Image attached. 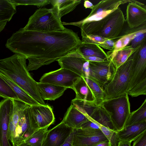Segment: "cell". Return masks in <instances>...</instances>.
<instances>
[{
  "instance_id": "obj_41",
  "label": "cell",
  "mask_w": 146,
  "mask_h": 146,
  "mask_svg": "<svg viewBox=\"0 0 146 146\" xmlns=\"http://www.w3.org/2000/svg\"><path fill=\"white\" fill-rule=\"evenodd\" d=\"M109 141L112 146H118L119 141L117 132L113 133Z\"/></svg>"
},
{
  "instance_id": "obj_44",
  "label": "cell",
  "mask_w": 146,
  "mask_h": 146,
  "mask_svg": "<svg viewBox=\"0 0 146 146\" xmlns=\"http://www.w3.org/2000/svg\"><path fill=\"white\" fill-rule=\"evenodd\" d=\"M84 5L85 8L92 9L94 5L90 1L88 0H85L84 2Z\"/></svg>"
},
{
  "instance_id": "obj_32",
  "label": "cell",
  "mask_w": 146,
  "mask_h": 146,
  "mask_svg": "<svg viewBox=\"0 0 146 146\" xmlns=\"http://www.w3.org/2000/svg\"><path fill=\"white\" fill-rule=\"evenodd\" d=\"M48 127L37 129L24 142L31 146H42Z\"/></svg>"
},
{
  "instance_id": "obj_30",
  "label": "cell",
  "mask_w": 146,
  "mask_h": 146,
  "mask_svg": "<svg viewBox=\"0 0 146 146\" xmlns=\"http://www.w3.org/2000/svg\"><path fill=\"white\" fill-rule=\"evenodd\" d=\"M145 121H146V99L138 109L130 113L124 127Z\"/></svg>"
},
{
  "instance_id": "obj_48",
  "label": "cell",
  "mask_w": 146,
  "mask_h": 146,
  "mask_svg": "<svg viewBox=\"0 0 146 146\" xmlns=\"http://www.w3.org/2000/svg\"><path fill=\"white\" fill-rule=\"evenodd\" d=\"M18 146H31L24 142L21 143L19 145H18Z\"/></svg>"
},
{
  "instance_id": "obj_49",
  "label": "cell",
  "mask_w": 146,
  "mask_h": 146,
  "mask_svg": "<svg viewBox=\"0 0 146 146\" xmlns=\"http://www.w3.org/2000/svg\"><path fill=\"white\" fill-rule=\"evenodd\" d=\"M12 146H18V145H17V146H14V145H13Z\"/></svg>"
},
{
  "instance_id": "obj_5",
  "label": "cell",
  "mask_w": 146,
  "mask_h": 146,
  "mask_svg": "<svg viewBox=\"0 0 146 146\" xmlns=\"http://www.w3.org/2000/svg\"><path fill=\"white\" fill-rule=\"evenodd\" d=\"M133 61L130 56L116 69L111 80L104 86V101L127 94Z\"/></svg>"
},
{
  "instance_id": "obj_45",
  "label": "cell",
  "mask_w": 146,
  "mask_h": 146,
  "mask_svg": "<svg viewBox=\"0 0 146 146\" xmlns=\"http://www.w3.org/2000/svg\"><path fill=\"white\" fill-rule=\"evenodd\" d=\"M131 142L126 141H119L118 146H131Z\"/></svg>"
},
{
  "instance_id": "obj_31",
  "label": "cell",
  "mask_w": 146,
  "mask_h": 146,
  "mask_svg": "<svg viewBox=\"0 0 146 146\" xmlns=\"http://www.w3.org/2000/svg\"><path fill=\"white\" fill-rule=\"evenodd\" d=\"M84 78L91 91L95 104L97 106L100 105L104 100L103 88L91 79Z\"/></svg>"
},
{
  "instance_id": "obj_29",
  "label": "cell",
  "mask_w": 146,
  "mask_h": 146,
  "mask_svg": "<svg viewBox=\"0 0 146 146\" xmlns=\"http://www.w3.org/2000/svg\"><path fill=\"white\" fill-rule=\"evenodd\" d=\"M16 13V6L9 0H0V21H10Z\"/></svg>"
},
{
  "instance_id": "obj_36",
  "label": "cell",
  "mask_w": 146,
  "mask_h": 146,
  "mask_svg": "<svg viewBox=\"0 0 146 146\" xmlns=\"http://www.w3.org/2000/svg\"><path fill=\"white\" fill-rule=\"evenodd\" d=\"M146 39V28L140 32L130 42L128 46L135 48L139 46L142 42Z\"/></svg>"
},
{
  "instance_id": "obj_13",
  "label": "cell",
  "mask_w": 146,
  "mask_h": 146,
  "mask_svg": "<svg viewBox=\"0 0 146 146\" xmlns=\"http://www.w3.org/2000/svg\"><path fill=\"white\" fill-rule=\"evenodd\" d=\"M29 105L21 116L14 131L11 143L17 146L24 142L35 131L31 126L29 117Z\"/></svg>"
},
{
  "instance_id": "obj_8",
  "label": "cell",
  "mask_w": 146,
  "mask_h": 146,
  "mask_svg": "<svg viewBox=\"0 0 146 146\" xmlns=\"http://www.w3.org/2000/svg\"><path fill=\"white\" fill-rule=\"evenodd\" d=\"M125 22L123 13L118 7L108 15V18L101 29L94 35L110 40L116 39Z\"/></svg>"
},
{
  "instance_id": "obj_33",
  "label": "cell",
  "mask_w": 146,
  "mask_h": 146,
  "mask_svg": "<svg viewBox=\"0 0 146 146\" xmlns=\"http://www.w3.org/2000/svg\"><path fill=\"white\" fill-rule=\"evenodd\" d=\"M0 97L4 99H10L19 100L18 97L13 89L0 75Z\"/></svg>"
},
{
  "instance_id": "obj_26",
  "label": "cell",
  "mask_w": 146,
  "mask_h": 146,
  "mask_svg": "<svg viewBox=\"0 0 146 146\" xmlns=\"http://www.w3.org/2000/svg\"><path fill=\"white\" fill-rule=\"evenodd\" d=\"M138 47L134 48L130 46H127L108 56L109 59L111 60L116 69L127 60Z\"/></svg>"
},
{
  "instance_id": "obj_42",
  "label": "cell",
  "mask_w": 146,
  "mask_h": 146,
  "mask_svg": "<svg viewBox=\"0 0 146 146\" xmlns=\"http://www.w3.org/2000/svg\"><path fill=\"white\" fill-rule=\"evenodd\" d=\"M73 130L65 142L61 146H73Z\"/></svg>"
},
{
  "instance_id": "obj_11",
  "label": "cell",
  "mask_w": 146,
  "mask_h": 146,
  "mask_svg": "<svg viewBox=\"0 0 146 146\" xmlns=\"http://www.w3.org/2000/svg\"><path fill=\"white\" fill-rule=\"evenodd\" d=\"M109 141L100 129H74L73 146H95Z\"/></svg>"
},
{
  "instance_id": "obj_9",
  "label": "cell",
  "mask_w": 146,
  "mask_h": 146,
  "mask_svg": "<svg viewBox=\"0 0 146 146\" xmlns=\"http://www.w3.org/2000/svg\"><path fill=\"white\" fill-rule=\"evenodd\" d=\"M29 113L31 126L35 131L48 127L55 121L52 108L47 105L30 106Z\"/></svg>"
},
{
  "instance_id": "obj_34",
  "label": "cell",
  "mask_w": 146,
  "mask_h": 146,
  "mask_svg": "<svg viewBox=\"0 0 146 146\" xmlns=\"http://www.w3.org/2000/svg\"><path fill=\"white\" fill-rule=\"evenodd\" d=\"M16 7L20 5H34L38 7L45 6L50 3V0H9Z\"/></svg>"
},
{
  "instance_id": "obj_24",
  "label": "cell",
  "mask_w": 146,
  "mask_h": 146,
  "mask_svg": "<svg viewBox=\"0 0 146 146\" xmlns=\"http://www.w3.org/2000/svg\"><path fill=\"white\" fill-rule=\"evenodd\" d=\"M71 89L75 92V99L88 101H94L91 91L84 78L81 77L77 80Z\"/></svg>"
},
{
  "instance_id": "obj_27",
  "label": "cell",
  "mask_w": 146,
  "mask_h": 146,
  "mask_svg": "<svg viewBox=\"0 0 146 146\" xmlns=\"http://www.w3.org/2000/svg\"><path fill=\"white\" fill-rule=\"evenodd\" d=\"M2 78L11 86L15 92L19 100L30 106L40 104L28 94L20 88L12 81L0 73Z\"/></svg>"
},
{
  "instance_id": "obj_2",
  "label": "cell",
  "mask_w": 146,
  "mask_h": 146,
  "mask_svg": "<svg viewBox=\"0 0 146 146\" xmlns=\"http://www.w3.org/2000/svg\"><path fill=\"white\" fill-rule=\"evenodd\" d=\"M26 58L19 54L0 59V73L25 91L40 104L45 103L41 97L37 82L27 69Z\"/></svg>"
},
{
  "instance_id": "obj_28",
  "label": "cell",
  "mask_w": 146,
  "mask_h": 146,
  "mask_svg": "<svg viewBox=\"0 0 146 146\" xmlns=\"http://www.w3.org/2000/svg\"><path fill=\"white\" fill-rule=\"evenodd\" d=\"M71 104L89 119L94 110L98 106L94 101H88L75 98L71 101Z\"/></svg>"
},
{
  "instance_id": "obj_7",
  "label": "cell",
  "mask_w": 146,
  "mask_h": 146,
  "mask_svg": "<svg viewBox=\"0 0 146 146\" xmlns=\"http://www.w3.org/2000/svg\"><path fill=\"white\" fill-rule=\"evenodd\" d=\"M89 62L90 71L88 78L102 88L113 78L116 70L115 67L110 59L101 62Z\"/></svg>"
},
{
  "instance_id": "obj_46",
  "label": "cell",
  "mask_w": 146,
  "mask_h": 146,
  "mask_svg": "<svg viewBox=\"0 0 146 146\" xmlns=\"http://www.w3.org/2000/svg\"><path fill=\"white\" fill-rule=\"evenodd\" d=\"M95 146H111V145L110 142L108 141L100 143Z\"/></svg>"
},
{
  "instance_id": "obj_35",
  "label": "cell",
  "mask_w": 146,
  "mask_h": 146,
  "mask_svg": "<svg viewBox=\"0 0 146 146\" xmlns=\"http://www.w3.org/2000/svg\"><path fill=\"white\" fill-rule=\"evenodd\" d=\"M108 39L98 36L90 35L82 36V41L84 43L99 45Z\"/></svg>"
},
{
  "instance_id": "obj_3",
  "label": "cell",
  "mask_w": 146,
  "mask_h": 146,
  "mask_svg": "<svg viewBox=\"0 0 146 146\" xmlns=\"http://www.w3.org/2000/svg\"><path fill=\"white\" fill-rule=\"evenodd\" d=\"M133 63L127 94L132 97L146 95V40L131 55Z\"/></svg>"
},
{
  "instance_id": "obj_25",
  "label": "cell",
  "mask_w": 146,
  "mask_h": 146,
  "mask_svg": "<svg viewBox=\"0 0 146 146\" xmlns=\"http://www.w3.org/2000/svg\"><path fill=\"white\" fill-rule=\"evenodd\" d=\"M129 0H103L94 5L88 16H91L100 12L114 10L123 4L130 3Z\"/></svg>"
},
{
  "instance_id": "obj_19",
  "label": "cell",
  "mask_w": 146,
  "mask_h": 146,
  "mask_svg": "<svg viewBox=\"0 0 146 146\" xmlns=\"http://www.w3.org/2000/svg\"><path fill=\"white\" fill-rule=\"evenodd\" d=\"M40 96L44 100H54L62 96L67 88L52 84L37 82Z\"/></svg>"
},
{
  "instance_id": "obj_1",
  "label": "cell",
  "mask_w": 146,
  "mask_h": 146,
  "mask_svg": "<svg viewBox=\"0 0 146 146\" xmlns=\"http://www.w3.org/2000/svg\"><path fill=\"white\" fill-rule=\"evenodd\" d=\"M82 42L77 33L70 29L50 32L21 28L7 39L5 46L28 60L27 69L29 71L65 56L76 50Z\"/></svg>"
},
{
  "instance_id": "obj_17",
  "label": "cell",
  "mask_w": 146,
  "mask_h": 146,
  "mask_svg": "<svg viewBox=\"0 0 146 146\" xmlns=\"http://www.w3.org/2000/svg\"><path fill=\"white\" fill-rule=\"evenodd\" d=\"M84 114L71 104L68 108L62 122L73 129L81 128L82 125L89 121Z\"/></svg>"
},
{
  "instance_id": "obj_6",
  "label": "cell",
  "mask_w": 146,
  "mask_h": 146,
  "mask_svg": "<svg viewBox=\"0 0 146 146\" xmlns=\"http://www.w3.org/2000/svg\"><path fill=\"white\" fill-rule=\"evenodd\" d=\"M100 105L109 114L118 131L123 129L131 113L128 94L104 100Z\"/></svg>"
},
{
  "instance_id": "obj_37",
  "label": "cell",
  "mask_w": 146,
  "mask_h": 146,
  "mask_svg": "<svg viewBox=\"0 0 146 146\" xmlns=\"http://www.w3.org/2000/svg\"><path fill=\"white\" fill-rule=\"evenodd\" d=\"M133 141L132 146H146V131Z\"/></svg>"
},
{
  "instance_id": "obj_23",
  "label": "cell",
  "mask_w": 146,
  "mask_h": 146,
  "mask_svg": "<svg viewBox=\"0 0 146 146\" xmlns=\"http://www.w3.org/2000/svg\"><path fill=\"white\" fill-rule=\"evenodd\" d=\"M50 3L53 6L52 8L57 13L59 17L73 11L80 4L81 0H50Z\"/></svg>"
},
{
  "instance_id": "obj_10",
  "label": "cell",
  "mask_w": 146,
  "mask_h": 146,
  "mask_svg": "<svg viewBox=\"0 0 146 146\" xmlns=\"http://www.w3.org/2000/svg\"><path fill=\"white\" fill-rule=\"evenodd\" d=\"M81 76L68 69L61 68L44 74L40 78V82L49 83L71 89Z\"/></svg>"
},
{
  "instance_id": "obj_43",
  "label": "cell",
  "mask_w": 146,
  "mask_h": 146,
  "mask_svg": "<svg viewBox=\"0 0 146 146\" xmlns=\"http://www.w3.org/2000/svg\"><path fill=\"white\" fill-rule=\"evenodd\" d=\"M82 57L89 61L101 62L105 60L100 58L94 56Z\"/></svg>"
},
{
  "instance_id": "obj_14",
  "label": "cell",
  "mask_w": 146,
  "mask_h": 146,
  "mask_svg": "<svg viewBox=\"0 0 146 146\" xmlns=\"http://www.w3.org/2000/svg\"><path fill=\"white\" fill-rule=\"evenodd\" d=\"M74 129L61 121L52 129L47 131L42 146H61Z\"/></svg>"
},
{
  "instance_id": "obj_21",
  "label": "cell",
  "mask_w": 146,
  "mask_h": 146,
  "mask_svg": "<svg viewBox=\"0 0 146 146\" xmlns=\"http://www.w3.org/2000/svg\"><path fill=\"white\" fill-rule=\"evenodd\" d=\"M89 120L98 125L104 126L115 132H118L113 124L110 115L101 105L98 106L94 110Z\"/></svg>"
},
{
  "instance_id": "obj_39",
  "label": "cell",
  "mask_w": 146,
  "mask_h": 146,
  "mask_svg": "<svg viewBox=\"0 0 146 146\" xmlns=\"http://www.w3.org/2000/svg\"><path fill=\"white\" fill-rule=\"evenodd\" d=\"M100 129L109 141L115 132L104 126L98 125Z\"/></svg>"
},
{
  "instance_id": "obj_15",
  "label": "cell",
  "mask_w": 146,
  "mask_h": 146,
  "mask_svg": "<svg viewBox=\"0 0 146 146\" xmlns=\"http://www.w3.org/2000/svg\"><path fill=\"white\" fill-rule=\"evenodd\" d=\"M125 22L131 28L138 27L146 23V8L144 4L131 0L127 6Z\"/></svg>"
},
{
  "instance_id": "obj_40",
  "label": "cell",
  "mask_w": 146,
  "mask_h": 146,
  "mask_svg": "<svg viewBox=\"0 0 146 146\" xmlns=\"http://www.w3.org/2000/svg\"><path fill=\"white\" fill-rule=\"evenodd\" d=\"M81 128L90 129H100L97 124L90 120L83 123L82 125Z\"/></svg>"
},
{
  "instance_id": "obj_38",
  "label": "cell",
  "mask_w": 146,
  "mask_h": 146,
  "mask_svg": "<svg viewBox=\"0 0 146 146\" xmlns=\"http://www.w3.org/2000/svg\"><path fill=\"white\" fill-rule=\"evenodd\" d=\"M115 42V40L108 39L98 45L105 49L112 50L114 48Z\"/></svg>"
},
{
  "instance_id": "obj_18",
  "label": "cell",
  "mask_w": 146,
  "mask_h": 146,
  "mask_svg": "<svg viewBox=\"0 0 146 146\" xmlns=\"http://www.w3.org/2000/svg\"><path fill=\"white\" fill-rule=\"evenodd\" d=\"M146 131V121L124 127L117 132L119 141L132 142Z\"/></svg>"
},
{
  "instance_id": "obj_4",
  "label": "cell",
  "mask_w": 146,
  "mask_h": 146,
  "mask_svg": "<svg viewBox=\"0 0 146 146\" xmlns=\"http://www.w3.org/2000/svg\"><path fill=\"white\" fill-rule=\"evenodd\" d=\"M23 28L29 31L50 32L61 31L66 29L54 9L45 7L36 10Z\"/></svg>"
},
{
  "instance_id": "obj_47",
  "label": "cell",
  "mask_w": 146,
  "mask_h": 146,
  "mask_svg": "<svg viewBox=\"0 0 146 146\" xmlns=\"http://www.w3.org/2000/svg\"><path fill=\"white\" fill-rule=\"evenodd\" d=\"M7 22V21H0V33L5 28Z\"/></svg>"
},
{
  "instance_id": "obj_22",
  "label": "cell",
  "mask_w": 146,
  "mask_h": 146,
  "mask_svg": "<svg viewBox=\"0 0 146 146\" xmlns=\"http://www.w3.org/2000/svg\"><path fill=\"white\" fill-rule=\"evenodd\" d=\"M76 51L82 56H94L104 60L109 59L107 53L97 44L82 42L79 45Z\"/></svg>"
},
{
  "instance_id": "obj_20",
  "label": "cell",
  "mask_w": 146,
  "mask_h": 146,
  "mask_svg": "<svg viewBox=\"0 0 146 146\" xmlns=\"http://www.w3.org/2000/svg\"><path fill=\"white\" fill-rule=\"evenodd\" d=\"M13 107L10 118L8 135V139L11 142L20 117L25 109L29 105L19 100H13Z\"/></svg>"
},
{
  "instance_id": "obj_12",
  "label": "cell",
  "mask_w": 146,
  "mask_h": 146,
  "mask_svg": "<svg viewBox=\"0 0 146 146\" xmlns=\"http://www.w3.org/2000/svg\"><path fill=\"white\" fill-rule=\"evenodd\" d=\"M13 107L12 99H4L0 102V146H12L8 135L10 118Z\"/></svg>"
},
{
  "instance_id": "obj_16",
  "label": "cell",
  "mask_w": 146,
  "mask_h": 146,
  "mask_svg": "<svg viewBox=\"0 0 146 146\" xmlns=\"http://www.w3.org/2000/svg\"><path fill=\"white\" fill-rule=\"evenodd\" d=\"M146 28V23L138 27L131 28L125 22L120 33L116 39H115V42L113 49L108 51L106 53L108 56L128 46L136 36Z\"/></svg>"
}]
</instances>
